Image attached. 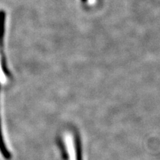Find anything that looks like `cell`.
<instances>
[{
    "label": "cell",
    "mask_w": 160,
    "mask_h": 160,
    "mask_svg": "<svg viewBox=\"0 0 160 160\" xmlns=\"http://www.w3.org/2000/svg\"><path fill=\"white\" fill-rule=\"evenodd\" d=\"M3 83H5V82L1 78H0V88H1V86ZM0 152H1L2 156L7 159H9L10 157H11L8 149L6 148V146H5V144L3 140L2 129H1V121H0Z\"/></svg>",
    "instance_id": "6da1fadb"
}]
</instances>
